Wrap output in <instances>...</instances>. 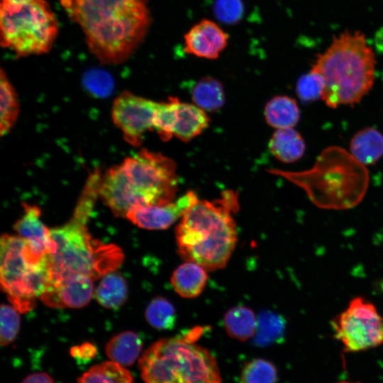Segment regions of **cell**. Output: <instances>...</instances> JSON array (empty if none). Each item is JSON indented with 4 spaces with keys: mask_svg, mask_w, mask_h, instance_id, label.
<instances>
[{
    "mask_svg": "<svg viewBox=\"0 0 383 383\" xmlns=\"http://www.w3.org/2000/svg\"><path fill=\"white\" fill-rule=\"evenodd\" d=\"M103 65L127 61L145 40L152 17L148 0H60Z\"/></svg>",
    "mask_w": 383,
    "mask_h": 383,
    "instance_id": "1",
    "label": "cell"
},
{
    "mask_svg": "<svg viewBox=\"0 0 383 383\" xmlns=\"http://www.w3.org/2000/svg\"><path fill=\"white\" fill-rule=\"evenodd\" d=\"M238 209V194L233 191L223 192L221 198L213 201L198 200L176 228L181 257L209 271L225 267L237 242L232 213Z\"/></svg>",
    "mask_w": 383,
    "mask_h": 383,
    "instance_id": "2",
    "label": "cell"
},
{
    "mask_svg": "<svg viewBox=\"0 0 383 383\" xmlns=\"http://www.w3.org/2000/svg\"><path fill=\"white\" fill-rule=\"evenodd\" d=\"M301 188L313 204L327 210H346L357 206L369 187L365 165L349 151L333 145L325 148L313 165L300 172L268 170Z\"/></svg>",
    "mask_w": 383,
    "mask_h": 383,
    "instance_id": "3",
    "label": "cell"
},
{
    "mask_svg": "<svg viewBox=\"0 0 383 383\" xmlns=\"http://www.w3.org/2000/svg\"><path fill=\"white\" fill-rule=\"evenodd\" d=\"M377 60L365 34L345 30L318 54L311 70L323 78L321 99L329 108L359 103L375 80Z\"/></svg>",
    "mask_w": 383,
    "mask_h": 383,
    "instance_id": "4",
    "label": "cell"
},
{
    "mask_svg": "<svg viewBox=\"0 0 383 383\" xmlns=\"http://www.w3.org/2000/svg\"><path fill=\"white\" fill-rule=\"evenodd\" d=\"M94 206L90 199L79 198L72 219L50 230L56 245L55 252L48 255L52 276L78 273L95 279L116 270L123 262V254L117 245L94 239L87 231L86 223Z\"/></svg>",
    "mask_w": 383,
    "mask_h": 383,
    "instance_id": "5",
    "label": "cell"
},
{
    "mask_svg": "<svg viewBox=\"0 0 383 383\" xmlns=\"http://www.w3.org/2000/svg\"><path fill=\"white\" fill-rule=\"evenodd\" d=\"M145 383H221L217 362L187 338H163L139 359Z\"/></svg>",
    "mask_w": 383,
    "mask_h": 383,
    "instance_id": "6",
    "label": "cell"
},
{
    "mask_svg": "<svg viewBox=\"0 0 383 383\" xmlns=\"http://www.w3.org/2000/svg\"><path fill=\"white\" fill-rule=\"evenodd\" d=\"M0 30L1 45L12 50L17 57H26L51 50L58 23L45 0L19 4L1 1Z\"/></svg>",
    "mask_w": 383,
    "mask_h": 383,
    "instance_id": "7",
    "label": "cell"
},
{
    "mask_svg": "<svg viewBox=\"0 0 383 383\" xmlns=\"http://www.w3.org/2000/svg\"><path fill=\"white\" fill-rule=\"evenodd\" d=\"M136 206L173 201L177 188L174 162L161 153L142 149L121 163Z\"/></svg>",
    "mask_w": 383,
    "mask_h": 383,
    "instance_id": "8",
    "label": "cell"
},
{
    "mask_svg": "<svg viewBox=\"0 0 383 383\" xmlns=\"http://www.w3.org/2000/svg\"><path fill=\"white\" fill-rule=\"evenodd\" d=\"M335 338L345 352H360L383 345V316L376 306L355 296L331 321Z\"/></svg>",
    "mask_w": 383,
    "mask_h": 383,
    "instance_id": "9",
    "label": "cell"
},
{
    "mask_svg": "<svg viewBox=\"0 0 383 383\" xmlns=\"http://www.w3.org/2000/svg\"><path fill=\"white\" fill-rule=\"evenodd\" d=\"M0 244L1 285L10 302L16 307L26 278L44 256L35 254L27 240L21 236L4 234Z\"/></svg>",
    "mask_w": 383,
    "mask_h": 383,
    "instance_id": "10",
    "label": "cell"
},
{
    "mask_svg": "<svg viewBox=\"0 0 383 383\" xmlns=\"http://www.w3.org/2000/svg\"><path fill=\"white\" fill-rule=\"evenodd\" d=\"M159 105L160 102L128 91H123L115 99L111 111L112 119L128 143L139 146L145 131L154 129Z\"/></svg>",
    "mask_w": 383,
    "mask_h": 383,
    "instance_id": "11",
    "label": "cell"
},
{
    "mask_svg": "<svg viewBox=\"0 0 383 383\" xmlns=\"http://www.w3.org/2000/svg\"><path fill=\"white\" fill-rule=\"evenodd\" d=\"M93 279L84 274L71 273L52 276V280L40 299L53 308H81L94 294Z\"/></svg>",
    "mask_w": 383,
    "mask_h": 383,
    "instance_id": "12",
    "label": "cell"
},
{
    "mask_svg": "<svg viewBox=\"0 0 383 383\" xmlns=\"http://www.w3.org/2000/svg\"><path fill=\"white\" fill-rule=\"evenodd\" d=\"M198 200L193 192H188L177 200L165 204L134 206L126 218L142 228L166 229L182 218Z\"/></svg>",
    "mask_w": 383,
    "mask_h": 383,
    "instance_id": "13",
    "label": "cell"
},
{
    "mask_svg": "<svg viewBox=\"0 0 383 383\" xmlns=\"http://www.w3.org/2000/svg\"><path fill=\"white\" fill-rule=\"evenodd\" d=\"M229 35L214 21L204 18L184 35V51L197 57L215 60L226 48Z\"/></svg>",
    "mask_w": 383,
    "mask_h": 383,
    "instance_id": "14",
    "label": "cell"
},
{
    "mask_svg": "<svg viewBox=\"0 0 383 383\" xmlns=\"http://www.w3.org/2000/svg\"><path fill=\"white\" fill-rule=\"evenodd\" d=\"M167 102V116L172 135L188 141L199 135L209 125V118L204 111L195 104L170 98Z\"/></svg>",
    "mask_w": 383,
    "mask_h": 383,
    "instance_id": "15",
    "label": "cell"
},
{
    "mask_svg": "<svg viewBox=\"0 0 383 383\" xmlns=\"http://www.w3.org/2000/svg\"><path fill=\"white\" fill-rule=\"evenodd\" d=\"M99 197L118 217L126 218L135 206L121 164L110 167L101 174Z\"/></svg>",
    "mask_w": 383,
    "mask_h": 383,
    "instance_id": "16",
    "label": "cell"
},
{
    "mask_svg": "<svg viewBox=\"0 0 383 383\" xmlns=\"http://www.w3.org/2000/svg\"><path fill=\"white\" fill-rule=\"evenodd\" d=\"M24 213L13 226L19 236L27 240L30 249L43 257L55 251V243L40 219V210L35 205L23 204Z\"/></svg>",
    "mask_w": 383,
    "mask_h": 383,
    "instance_id": "17",
    "label": "cell"
},
{
    "mask_svg": "<svg viewBox=\"0 0 383 383\" xmlns=\"http://www.w3.org/2000/svg\"><path fill=\"white\" fill-rule=\"evenodd\" d=\"M349 152L362 165H374L383 156V134L374 127L360 130L350 141Z\"/></svg>",
    "mask_w": 383,
    "mask_h": 383,
    "instance_id": "18",
    "label": "cell"
},
{
    "mask_svg": "<svg viewBox=\"0 0 383 383\" xmlns=\"http://www.w3.org/2000/svg\"><path fill=\"white\" fill-rule=\"evenodd\" d=\"M208 276L201 265L187 261L172 273L171 282L175 292L184 298H194L204 289Z\"/></svg>",
    "mask_w": 383,
    "mask_h": 383,
    "instance_id": "19",
    "label": "cell"
},
{
    "mask_svg": "<svg viewBox=\"0 0 383 383\" xmlns=\"http://www.w3.org/2000/svg\"><path fill=\"white\" fill-rule=\"evenodd\" d=\"M269 147L273 155L285 163L299 160L306 150L304 139L294 128L277 129L270 140Z\"/></svg>",
    "mask_w": 383,
    "mask_h": 383,
    "instance_id": "20",
    "label": "cell"
},
{
    "mask_svg": "<svg viewBox=\"0 0 383 383\" xmlns=\"http://www.w3.org/2000/svg\"><path fill=\"white\" fill-rule=\"evenodd\" d=\"M143 341L138 334L127 331L113 336L105 347L111 361L123 367L133 365L139 356Z\"/></svg>",
    "mask_w": 383,
    "mask_h": 383,
    "instance_id": "21",
    "label": "cell"
},
{
    "mask_svg": "<svg viewBox=\"0 0 383 383\" xmlns=\"http://www.w3.org/2000/svg\"><path fill=\"white\" fill-rule=\"evenodd\" d=\"M265 116L267 123L274 128H294L300 119V110L293 98L277 96L267 103Z\"/></svg>",
    "mask_w": 383,
    "mask_h": 383,
    "instance_id": "22",
    "label": "cell"
},
{
    "mask_svg": "<svg viewBox=\"0 0 383 383\" xmlns=\"http://www.w3.org/2000/svg\"><path fill=\"white\" fill-rule=\"evenodd\" d=\"M223 323L228 335L240 341L253 337L257 327V319L253 311L243 306L229 309L224 316Z\"/></svg>",
    "mask_w": 383,
    "mask_h": 383,
    "instance_id": "23",
    "label": "cell"
},
{
    "mask_svg": "<svg viewBox=\"0 0 383 383\" xmlns=\"http://www.w3.org/2000/svg\"><path fill=\"white\" fill-rule=\"evenodd\" d=\"M95 298L104 307H121L128 298L126 280L121 274L114 271L105 274L95 291Z\"/></svg>",
    "mask_w": 383,
    "mask_h": 383,
    "instance_id": "24",
    "label": "cell"
},
{
    "mask_svg": "<svg viewBox=\"0 0 383 383\" xmlns=\"http://www.w3.org/2000/svg\"><path fill=\"white\" fill-rule=\"evenodd\" d=\"M191 94L195 105L208 111L219 109L225 101L221 83L211 77L200 79L193 85Z\"/></svg>",
    "mask_w": 383,
    "mask_h": 383,
    "instance_id": "25",
    "label": "cell"
},
{
    "mask_svg": "<svg viewBox=\"0 0 383 383\" xmlns=\"http://www.w3.org/2000/svg\"><path fill=\"white\" fill-rule=\"evenodd\" d=\"M0 134H8L16 124L19 114V103L16 91L4 70L0 74Z\"/></svg>",
    "mask_w": 383,
    "mask_h": 383,
    "instance_id": "26",
    "label": "cell"
},
{
    "mask_svg": "<svg viewBox=\"0 0 383 383\" xmlns=\"http://www.w3.org/2000/svg\"><path fill=\"white\" fill-rule=\"evenodd\" d=\"M131 373L112 361L91 367L79 379L78 383H132Z\"/></svg>",
    "mask_w": 383,
    "mask_h": 383,
    "instance_id": "27",
    "label": "cell"
},
{
    "mask_svg": "<svg viewBox=\"0 0 383 383\" xmlns=\"http://www.w3.org/2000/svg\"><path fill=\"white\" fill-rule=\"evenodd\" d=\"M145 315L148 323L155 329L170 330L175 324V309L170 301L162 296L152 299Z\"/></svg>",
    "mask_w": 383,
    "mask_h": 383,
    "instance_id": "28",
    "label": "cell"
},
{
    "mask_svg": "<svg viewBox=\"0 0 383 383\" xmlns=\"http://www.w3.org/2000/svg\"><path fill=\"white\" fill-rule=\"evenodd\" d=\"M284 321L277 315L262 313L257 319L255 343L258 346H267L281 340L284 335Z\"/></svg>",
    "mask_w": 383,
    "mask_h": 383,
    "instance_id": "29",
    "label": "cell"
},
{
    "mask_svg": "<svg viewBox=\"0 0 383 383\" xmlns=\"http://www.w3.org/2000/svg\"><path fill=\"white\" fill-rule=\"evenodd\" d=\"M277 371L274 365L262 358L248 362L240 374V383H276Z\"/></svg>",
    "mask_w": 383,
    "mask_h": 383,
    "instance_id": "30",
    "label": "cell"
},
{
    "mask_svg": "<svg viewBox=\"0 0 383 383\" xmlns=\"http://www.w3.org/2000/svg\"><path fill=\"white\" fill-rule=\"evenodd\" d=\"M323 89L324 82L322 77L310 70L297 80L296 94L302 103L309 104L321 99Z\"/></svg>",
    "mask_w": 383,
    "mask_h": 383,
    "instance_id": "31",
    "label": "cell"
},
{
    "mask_svg": "<svg viewBox=\"0 0 383 383\" xmlns=\"http://www.w3.org/2000/svg\"><path fill=\"white\" fill-rule=\"evenodd\" d=\"M1 345H7L13 342L20 328L19 311L13 306L1 304Z\"/></svg>",
    "mask_w": 383,
    "mask_h": 383,
    "instance_id": "32",
    "label": "cell"
},
{
    "mask_svg": "<svg viewBox=\"0 0 383 383\" xmlns=\"http://www.w3.org/2000/svg\"><path fill=\"white\" fill-rule=\"evenodd\" d=\"M213 9L216 18L228 25L240 22L245 13L244 4L241 0H216Z\"/></svg>",
    "mask_w": 383,
    "mask_h": 383,
    "instance_id": "33",
    "label": "cell"
},
{
    "mask_svg": "<svg viewBox=\"0 0 383 383\" xmlns=\"http://www.w3.org/2000/svg\"><path fill=\"white\" fill-rule=\"evenodd\" d=\"M70 353L74 357L87 361L95 357L96 348L91 343H86L73 347Z\"/></svg>",
    "mask_w": 383,
    "mask_h": 383,
    "instance_id": "34",
    "label": "cell"
},
{
    "mask_svg": "<svg viewBox=\"0 0 383 383\" xmlns=\"http://www.w3.org/2000/svg\"><path fill=\"white\" fill-rule=\"evenodd\" d=\"M21 383H55L48 374L37 372L28 375Z\"/></svg>",
    "mask_w": 383,
    "mask_h": 383,
    "instance_id": "35",
    "label": "cell"
},
{
    "mask_svg": "<svg viewBox=\"0 0 383 383\" xmlns=\"http://www.w3.org/2000/svg\"><path fill=\"white\" fill-rule=\"evenodd\" d=\"M374 42L377 48L383 51V28L376 33Z\"/></svg>",
    "mask_w": 383,
    "mask_h": 383,
    "instance_id": "36",
    "label": "cell"
},
{
    "mask_svg": "<svg viewBox=\"0 0 383 383\" xmlns=\"http://www.w3.org/2000/svg\"><path fill=\"white\" fill-rule=\"evenodd\" d=\"M35 1H38V0H1V1H4V2L10 3V4H26V3H29V2H32Z\"/></svg>",
    "mask_w": 383,
    "mask_h": 383,
    "instance_id": "37",
    "label": "cell"
},
{
    "mask_svg": "<svg viewBox=\"0 0 383 383\" xmlns=\"http://www.w3.org/2000/svg\"><path fill=\"white\" fill-rule=\"evenodd\" d=\"M337 383H359V382H339Z\"/></svg>",
    "mask_w": 383,
    "mask_h": 383,
    "instance_id": "38",
    "label": "cell"
}]
</instances>
